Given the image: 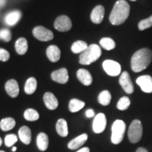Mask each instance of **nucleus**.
<instances>
[{"mask_svg": "<svg viewBox=\"0 0 152 152\" xmlns=\"http://www.w3.org/2000/svg\"><path fill=\"white\" fill-rule=\"evenodd\" d=\"M10 58V54L5 49L0 48V61L5 62L7 61Z\"/></svg>", "mask_w": 152, "mask_h": 152, "instance_id": "obj_35", "label": "nucleus"}, {"mask_svg": "<svg viewBox=\"0 0 152 152\" xmlns=\"http://www.w3.org/2000/svg\"><path fill=\"white\" fill-rule=\"evenodd\" d=\"M86 116L87 118H92L94 115V111L92 109H88L86 111Z\"/></svg>", "mask_w": 152, "mask_h": 152, "instance_id": "obj_36", "label": "nucleus"}, {"mask_svg": "<svg viewBox=\"0 0 152 152\" xmlns=\"http://www.w3.org/2000/svg\"><path fill=\"white\" fill-rule=\"evenodd\" d=\"M77 77L82 84L85 86H89L92 83V75L87 70L84 68H80L77 71Z\"/></svg>", "mask_w": 152, "mask_h": 152, "instance_id": "obj_16", "label": "nucleus"}, {"mask_svg": "<svg viewBox=\"0 0 152 152\" xmlns=\"http://www.w3.org/2000/svg\"><path fill=\"white\" fill-rule=\"evenodd\" d=\"M16 125V121L13 118H5L0 121V128L3 131L12 130Z\"/></svg>", "mask_w": 152, "mask_h": 152, "instance_id": "obj_25", "label": "nucleus"}, {"mask_svg": "<svg viewBox=\"0 0 152 152\" xmlns=\"http://www.w3.org/2000/svg\"><path fill=\"white\" fill-rule=\"evenodd\" d=\"M87 139H88V136H87V134L84 133V134H80V136L74 138L73 140L69 142V143L68 144V149L72 150L78 149L86 142Z\"/></svg>", "mask_w": 152, "mask_h": 152, "instance_id": "obj_19", "label": "nucleus"}, {"mask_svg": "<svg viewBox=\"0 0 152 152\" xmlns=\"http://www.w3.org/2000/svg\"><path fill=\"white\" fill-rule=\"evenodd\" d=\"M119 83L127 94H132L134 92V85L131 80L130 74L127 71H123L121 73L119 78Z\"/></svg>", "mask_w": 152, "mask_h": 152, "instance_id": "obj_9", "label": "nucleus"}, {"mask_svg": "<svg viewBox=\"0 0 152 152\" xmlns=\"http://www.w3.org/2000/svg\"><path fill=\"white\" fill-rule=\"evenodd\" d=\"M111 100V94L108 90H104L98 96V102L102 106L109 105Z\"/></svg>", "mask_w": 152, "mask_h": 152, "instance_id": "obj_28", "label": "nucleus"}, {"mask_svg": "<svg viewBox=\"0 0 152 152\" xmlns=\"http://www.w3.org/2000/svg\"><path fill=\"white\" fill-rule=\"evenodd\" d=\"M151 27H152V15L149 18L140 20L138 23V29L140 31H143Z\"/></svg>", "mask_w": 152, "mask_h": 152, "instance_id": "obj_32", "label": "nucleus"}, {"mask_svg": "<svg viewBox=\"0 0 152 152\" xmlns=\"http://www.w3.org/2000/svg\"><path fill=\"white\" fill-rule=\"evenodd\" d=\"M44 102L47 109L55 110L58 107V102L56 96L52 92H46L44 95Z\"/></svg>", "mask_w": 152, "mask_h": 152, "instance_id": "obj_17", "label": "nucleus"}, {"mask_svg": "<svg viewBox=\"0 0 152 152\" xmlns=\"http://www.w3.org/2000/svg\"><path fill=\"white\" fill-rule=\"evenodd\" d=\"M33 36L38 40L42 42L50 41L54 38V34L50 30L43 26H36L33 30Z\"/></svg>", "mask_w": 152, "mask_h": 152, "instance_id": "obj_7", "label": "nucleus"}, {"mask_svg": "<svg viewBox=\"0 0 152 152\" xmlns=\"http://www.w3.org/2000/svg\"><path fill=\"white\" fill-rule=\"evenodd\" d=\"M1 144H2V140H1V138L0 137V147L1 146Z\"/></svg>", "mask_w": 152, "mask_h": 152, "instance_id": "obj_40", "label": "nucleus"}, {"mask_svg": "<svg viewBox=\"0 0 152 152\" xmlns=\"http://www.w3.org/2000/svg\"><path fill=\"white\" fill-rule=\"evenodd\" d=\"M152 61V51L149 48H142L132 55L131 58V69L134 73H140L145 70Z\"/></svg>", "mask_w": 152, "mask_h": 152, "instance_id": "obj_1", "label": "nucleus"}, {"mask_svg": "<svg viewBox=\"0 0 152 152\" xmlns=\"http://www.w3.org/2000/svg\"><path fill=\"white\" fill-rule=\"evenodd\" d=\"M18 136L23 143L28 145L31 142V130L28 126H23L18 131Z\"/></svg>", "mask_w": 152, "mask_h": 152, "instance_id": "obj_20", "label": "nucleus"}, {"mask_svg": "<svg viewBox=\"0 0 152 152\" xmlns=\"http://www.w3.org/2000/svg\"><path fill=\"white\" fill-rule=\"evenodd\" d=\"M130 1H137V0H130Z\"/></svg>", "mask_w": 152, "mask_h": 152, "instance_id": "obj_41", "label": "nucleus"}, {"mask_svg": "<svg viewBox=\"0 0 152 152\" xmlns=\"http://www.w3.org/2000/svg\"><path fill=\"white\" fill-rule=\"evenodd\" d=\"M99 44L102 48L110 51L115 47V42L110 37H103L100 39Z\"/></svg>", "mask_w": 152, "mask_h": 152, "instance_id": "obj_29", "label": "nucleus"}, {"mask_svg": "<svg viewBox=\"0 0 152 152\" xmlns=\"http://www.w3.org/2000/svg\"><path fill=\"white\" fill-rule=\"evenodd\" d=\"M16 149H17V148L16 147H14L12 148V151H16Z\"/></svg>", "mask_w": 152, "mask_h": 152, "instance_id": "obj_39", "label": "nucleus"}, {"mask_svg": "<svg viewBox=\"0 0 152 152\" xmlns=\"http://www.w3.org/2000/svg\"><path fill=\"white\" fill-rule=\"evenodd\" d=\"M102 55V49L96 44H92L80 54L79 62L83 65H90L97 61Z\"/></svg>", "mask_w": 152, "mask_h": 152, "instance_id": "obj_3", "label": "nucleus"}, {"mask_svg": "<svg viewBox=\"0 0 152 152\" xmlns=\"http://www.w3.org/2000/svg\"><path fill=\"white\" fill-rule=\"evenodd\" d=\"M37 145L42 151H46L49 146V138L45 133L40 132L37 137Z\"/></svg>", "mask_w": 152, "mask_h": 152, "instance_id": "obj_22", "label": "nucleus"}, {"mask_svg": "<svg viewBox=\"0 0 152 152\" xmlns=\"http://www.w3.org/2000/svg\"><path fill=\"white\" fill-rule=\"evenodd\" d=\"M136 83L140 87L144 92L152 93V77L148 75L140 76Z\"/></svg>", "mask_w": 152, "mask_h": 152, "instance_id": "obj_11", "label": "nucleus"}, {"mask_svg": "<svg viewBox=\"0 0 152 152\" xmlns=\"http://www.w3.org/2000/svg\"><path fill=\"white\" fill-rule=\"evenodd\" d=\"M0 39L7 42L11 41V31L7 28H4V29L0 30Z\"/></svg>", "mask_w": 152, "mask_h": 152, "instance_id": "obj_34", "label": "nucleus"}, {"mask_svg": "<svg viewBox=\"0 0 152 152\" xmlns=\"http://www.w3.org/2000/svg\"><path fill=\"white\" fill-rule=\"evenodd\" d=\"M143 128L141 121L136 119L134 120L129 127L128 138L132 143H137L142 139Z\"/></svg>", "mask_w": 152, "mask_h": 152, "instance_id": "obj_5", "label": "nucleus"}, {"mask_svg": "<svg viewBox=\"0 0 152 152\" xmlns=\"http://www.w3.org/2000/svg\"><path fill=\"white\" fill-rule=\"evenodd\" d=\"M104 71L112 77L119 75L121 73V66L119 63L113 60H105L102 64Z\"/></svg>", "mask_w": 152, "mask_h": 152, "instance_id": "obj_6", "label": "nucleus"}, {"mask_svg": "<svg viewBox=\"0 0 152 152\" xmlns=\"http://www.w3.org/2000/svg\"><path fill=\"white\" fill-rule=\"evenodd\" d=\"M130 7L125 0H118L113 6L111 14L109 16V21L113 26H120L124 23L130 15Z\"/></svg>", "mask_w": 152, "mask_h": 152, "instance_id": "obj_2", "label": "nucleus"}, {"mask_svg": "<svg viewBox=\"0 0 152 152\" xmlns=\"http://www.w3.org/2000/svg\"><path fill=\"white\" fill-rule=\"evenodd\" d=\"M0 152H5V151H0Z\"/></svg>", "mask_w": 152, "mask_h": 152, "instance_id": "obj_42", "label": "nucleus"}, {"mask_svg": "<svg viewBox=\"0 0 152 152\" xmlns=\"http://www.w3.org/2000/svg\"><path fill=\"white\" fill-rule=\"evenodd\" d=\"M85 103L83 101L77 99H73L70 101L68 108H69L70 111L72 113H75V112L79 111L84 107Z\"/></svg>", "mask_w": 152, "mask_h": 152, "instance_id": "obj_26", "label": "nucleus"}, {"mask_svg": "<svg viewBox=\"0 0 152 152\" xmlns=\"http://www.w3.org/2000/svg\"><path fill=\"white\" fill-rule=\"evenodd\" d=\"M17 141H18L17 136L15 135L14 134H7V135L5 137L4 139L5 145L8 147H10L11 146L14 145L15 143H16Z\"/></svg>", "mask_w": 152, "mask_h": 152, "instance_id": "obj_33", "label": "nucleus"}, {"mask_svg": "<svg viewBox=\"0 0 152 152\" xmlns=\"http://www.w3.org/2000/svg\"><path fill=\"white\" fill-rule=\"evenodd\" d=\"M37 87V80L35 77H29L26 82L24 87V91L27 94H33L36 91Z\"/></svg>", "mask_w": 152, "mask_h": 152, "instance_id": "obj_24", "label": "nucleus"}, {"mask_svg": "<svg viewBox=\"0 0 152 152\" xmlns=\"http://www.w3.org/2000/svg\"><path fill=\"white\" fill-rule=\"evenodd\" d=\"M136 152H148V151L145 149V148L140 147V148H138L137 149Z\"/></svg>", "mask_w": 152, "mask_h": 152, "instance_id": "obj_38", "label": "nucleus"}, {"mask_svg": "<svg viewBox=\"0 0 152 152\" xmlns=\"http://www.w3.org/2000/svg\"><path fill=\"white\" fill-rule=\"evenodd\" d=\"M105 9L103 6L98 5L95 7L90 14V19L92 23L95 24H99L103 21Z\"/></svg>", "mask_w": 152, "mask_h": 152, "instance_id": "obj_13", "label": "nucleus"}, {"mask_svg": "<svg viewBox=\"0 0 152 152\" xmlns=\"http://www.w3.org/2000/svg\"><path fill=\"white\" fill-rule=\"evenodd\" d=\"M76 152H90V149L88 147H83Z\"/></svg>", "mask_w": 152, "mask_h": 152, "instance_id": "obj_37", "label": "nucleus"}, {"mask_svg": "<svg viewBox=\"0 0 152 152\" xmlns=\"http://www.w3.org/2000/svg\"><path fill=\"white\" fill-rule=\"evenodd\" d=\"M130 105V100L128 96H123L121 98L117 104L118 109L121 111H125L129 108Z\"/></svg>", "mask_w": 152, "mask_h": 152, "instance_id": "obj_31", "label": "nucleus"}, {"mask_svg": "<svg viewBox=\"0 0 152 152\" xmlns=\"http://www.w3.org/2000/svg\"><path fill=\"white\" fill-rule=\"evenodd\" d=\"M15 49L19 55H24L28 52V45L27 39L25 37H20L15 43Z\"/></svg>", "mask_w": 152, "mask_h": 152, "instance_id": "obj_21", "label": "nucleus"}, {"mask_svg": "<svg viewBox=\"0 0 152 152\" xmlns=\"http://www.w3.org/2000/svg\"><path fill=\"white\" fill-rule=\"evenodd\" d=\"M25 119L28 121H37L39 118V113L33 109H28L24 112Z\"/></svg>", "mask_w": 152, "mask_h": 152, "instance_id": "obj_30", "label": "nucleus"}, {"mask_svg": "<svg viewBox=\"0 0 152 152\" xmlns=\"http://www.w3.org/2000/svg\"><path fill=\"white\" fill-rule=\"evenodd\" d=\"M47 56L52 62H57L61 58V50L56 45H50L47 49Z\"/></svg>", "mask_w": 152, "mask_h": 152, "instance_id": "obj_18", "label": "nucleus"}, {"mask_svg": "<svg viewBox=\"0 0 152 152\" xmlns=\"http://www.w3.org/2000/svg\"><path fill=\"white\" fill-rule=\"evenodd\" d=\"M88 47L87 44L84 41L78 40L74 42L71 46V51L74 54H81Z\"/></svg>", "mask_w": 152, "mask_h": 152, "instance_id": "obj_27", "label": "nucleus"}, {"mask_svg": "<svg viewBox=\"0 0 152 152\" xmlns=\"http://www.w3.org/2000/svg\"><path fill=\"white\" fill-rule=\"evenodd\" d=\"M106 126V118L104 113L97 114L93 121V130L96 134L102 133L105 130Z\"/></svg>", "mask_w": 152, "mask_h": 152, "instance_id": "obj_10", "label": "nucleus"}, {"mask_svg": "<svg viewBox=\"0 0 152 152\" xmlns=\"http://www.w3.org/2000/svg\"><path fill=\"white\" fill-rule=\"evenodd\" d=\"M5 90L11 97L16 98L19 94V86L16 80H9L6 83Z\"/></svg>", "mask_w": 152, "mask_h": 152, "instance_id": "obj_15", "label": "nucleus"}, {"mask_svg": "<svg viewBox=\"0 0 152 152\" xmlns=\"http://www.w3.org/2000/svg\"><path fill=\"white\" fill-rule=\"evenodd\" d=\"M56 132L61 137H65L68 134V125L66 120L61 118L57 121L56 124Z\"/></svg>", "mask_w": 152, "mask_h": 152, "instance_id": "obj_23", "label": "nucleus"}, {"mask_svg": "<svg viewBox=\"0 0 152 152\" xmlns=\"http://www.w3.org/2000/svg\"><path fill=\"white\" fill-rule=\"evenodd\" d=\"M54 28L60 32L68 31L72 28L71 20L66 15L58 16L54 22Z\"/></svg>", "mask_w": 152, "mask_h": 152, "instance_id": "obj_8", "label": "nucleus"}, {"mask_svg": "<svg viewBox=\"0 0 152 152\" xmlns=\"http://www.w3.org/2000/svg\"><path fill=\"white\" fill-rule=\"evenodd\" d=\"M21 17L22 13L20 11H12L6 15L4 17V22L9 26H14L18 23V22L21 19Z\"/></svg>", "mask_w": 152, "mask_h": 152, "instance_id": "obj_14", "label": "nucleus"}, {"mask_svg": "<svg viewBox=\"0 0 152 152\" xmlns=\"http://www.w3.org/2000/svg\"><path fill=\"white\" fill-rule=\"evenodd\" d=\"M52 80L60 84H66L68 83L69 76H68V70L65 68H60L56 71H53L51 74Z\"/></svg>", "mask_w": 152, "mask_h": 152, "instance_id": "obj_12", "label": "nucleus"}, {"mask_svg": "<svg viewBox=\"0 0 152 152\" xmlns=\"http://www.w3.org/2000/svg\"><path fill=\"white\" fill-rule=\"evenodd\" d=\"M126 129V125L124 121L116 120L112 125L111 142L114 144H118L122 142Z\"/></svg>", "mask_w": 152, "mask_h": 152, "instance_id": "obj_4", "label": "nucleus"}]
</instances>
